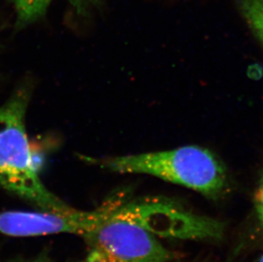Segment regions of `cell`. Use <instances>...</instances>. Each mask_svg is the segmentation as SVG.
Returning a JSON list of instances; mask_svg holds the SVG:
<instances>
[{"instance_id": "6da1fadb", "label": "cell", "mask_w": 263, "mask_h": 262, "mask_svg": "<svg viewBox=\"0 0 263 262\" xmlns=\"http://www.w3.org/2000/svg\"><path fill=\"white\" fill-rule=\"evenodd\" d=\"M149 203L102 205V215L83 237L87 242L85 262H169L172 254L157 239L153 222L172 210Z\"/></svg>"}, {"instance_id": "7a4b0ae2", "label": "cell", "mask_w": 263, "mask_h": 262, "mask_svg": "<svg viewBox=\"0 0 263 262\" xmlns=\"http://www.w3.org/2000/svg\"><path fill=\"white\" fill-rule=\"evenodd\" d=\"M29 92L17 89L0 106V185L43 210L74 209L50 193L40 178L26 129Z\"/></svg>"}, {"instance_id": "3957f363", "label": "cell", "mask_w": 263, "mask_h": 262, "mask_svg": "<svg viewBox=\"0 0 263 262\" xmlns=\"http://www.w3.org/2000/svg\"><path fill=\"white\" fill-rule=\"evenodd\" d=\"M100 164L117 173L154 176L211 198L222 195L229 185L223 164L201 146L115 157L100 161Z\"/></svg>"}, {"instance_id": "277c9868", "label": "cell", "mask_w": 263, "mask_h": 262, "mask_svg": "<svg viewBox=\"0 0 263 262\" xmlns=\"http://www.w3.org/2000/svg\"><path fill=\"white\" fill-rule=\"evenodd\" d=\"M102 206L93 211L73 210L70 212L43 210L0 213V233L12 237H32L55 233L84 236L97 222Z\"/></svg>"}, {"instance_id": "5b68a950", "label": "cell", "mask_w": 263, "mask_h": 262, "mask_svg": "<svg viewBox=\"0 0 263 262\" xmlns=\"http://www.w3.org/2000/svg\"><path fill=\"white\" fill-rule=\"evenodd\" d=\"M16 12V25L27 27L40 20L47 12L52 0H11Z\"/></svg>"}, {"instance_id": "8992f818", "label": "cell", "mask_w": 263, "mask_h": 262, "mask_svg": "<svg viewBox=\"0 0 263 262\" xmlns=\"http://www.w3.org/2000/svg\"><path fill=\"white\" fill-rule=\"evenodd\" d=\"M251 32L263 46V0H235Z\"/></svg>"}, {"instance_id": "52a82bcc", "label": "cell", "mask_w": 263, "mask_h": 262, "mask_svg": "<svg viewBox=\"0 0 263 262\" xmlns=\"http://www.w3.org/2000/svg\"><path fill=\"white\" fill-rule=\"evenodd\" d=\"M79 15H85L94 8L97 7L103 0H67Z\"/></svg>"}, {"instance_id": "ba28073f", "label": "cell", "mask_w": 263, "mask_h": 262, "mask_svg": "<svg viewBox=\"0 0 263 262\" xmlns=\"http://www.w3.org/2000/svg\"><path fill=\"white\" fill-rule=\"evenodd\" d=\"M255 205H256V213L258 215L259 220L263 227V178L259 185L258 189L256 191V196H255Z\"/></svg>"}, {"instance_id": "9c48e42d", "label": "cell", "mask_w": 263, "mask_h": 262, "mask_svg": "<svg viewBox=\"0 0 263 262\" xmlns=\"http://www.w3.org/2000/svg\"><path fill=\"white\" fill-rule=\"evenodd\" d=\"M17 262V261H16ZM22 262H51L50 260H45V259H39L36 260H31V261H22Z\"/></svg>"}, {"instance_id": "30bf717a", "label": "cell", "mask_w": 263, "mask_h": 262, "mask_svg": "<svg viewBox=\"0 0 263 262\" xmlns=\"http://www.w3.org/2000/svg\"><path fill=\"white\" fill-rule=\"evenodd\" d=\"M258 262H263V255H261V258H260V260H259Z\"/></svg>"}]
</instances>
